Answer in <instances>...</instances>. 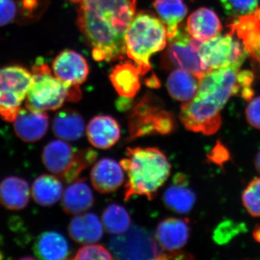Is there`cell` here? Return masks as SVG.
I'll return each mask as SVG.
<instances>
[{
	"instance_id": "603a6c76",
	"label": "cell",
	"mask_w": 260,
	"mask_h": 260,
	"mask_svg": "<svg viewBox=\"0 0 260 260\" xmlns=\"http://www.w3.org/2000/svg\"><path fill=\"white\" fill-rule=\"evenodd\" d=\"M52 130L54 135L59 139L68 142L77 141L83 136L85 121L78 111L63 109L54 116Z\"/></svg>"
},
{
	"instance_id": "5bb4252c",
	"label": "cell",
	"mask_w": 260,
	"mask_h": 260,
	"mask_svg": "<svg viewBox=\"0 0 260 260\" xmlns=\"http://www.w3.org/2000/svg\"><path fill=\"white\" fill-rule=\"evenodd\" d=\"M13 122L15 135L26 143L42 140L48 131L49 119L47 113L21 108Z\"/></svg>"
},
{
	"instance_id": "ac0fdd59",
	"label": "cell",
	"mask_w": 260,
	"mask_h": 260,
	"mask_svg": "<svg viewBox=\"0 0 260 260\" xmlns=\"http://www.w3.org/2000/svg\"><path fill=\"white\" fill-rule=\"evenodd\" d=\"M222 24L218 15L213 10L202 8L190 15L186 23V30L195 40L208 42L221 31Z\"/></svg>"
},
{
	"instance_id": "d6a6232c",
	"label": "cell",
	"mask_w": 260,
	"mask_h": 260,
	"mask_svg": "<svg viewBox=\"0 0 260 260\" xmlns=\"http://www.w3.org/2000/svg\"><path fill=\"white\" fill-rule=\"evenodd\" d=\"M18 9L15 0H0V26L12 23L16 18Z\"/></svg>"
},
{
	"instance_id": "484cf974",
	"label": "cell",
	"mask_w": 260,
	"mask_h": 260,
	"mask_svg": "<svg viewBox=\"0 0 260 260\" xmlns=\"http://www.w3.org/2000/svg\"><path fill=\"white\" fill-rule=\"evenodd\" d=\"M62 193V184L56 176L43 174L37 177L32 184V199L41 206L55 205L61 199Z\"/></svg>"
},
{
	"instance_id": "e575fe53",
	"label": "cell",
	"mask_w": 260,
	"mask_h": 260,
	"mask_svg": "<svg viewBox=\"0 0 260 260\" xmlns=\"http://www.w3.org/2000/svg\"><path fill=\"white\" fill-rule=\"evenodd\" d=\"M208 161L213 162L218 166H223L224 162L228 161L230 158V153L226 147L218 141L208 154Z\"/></svg>"
},
{
	"instance_id": "d4e9b609",
	"label": "cell",
	"mask_w": 260,
	"mask_h": 260,
	"mask_svg": "<svg viewBox=\"0 0 260 260\" xmlns=\"http://www.w3.org/2000/svg\"><path fill=\"white\" fill-rule=\"evenodd\" d=\"M167 87L171 96L181 102L194 99L199 87V79L189 71L173 70L167 79Z\"/></svg>"
},
{
	"instance_id": "5b68a950",
	"label": "cell",
	"mask_w": 260,
	"mask_h": 260,
	"mask_svg": "<svg viewBox=\"0 0 260 260\" xmlns=\"http://www.w3.org/2000/svg\"><path fill=\"white\" fill-rule=\"evenodd\" d=\"M32 75L31 85L25 99V107L30 110L55 111L66 102H77L81 99L79 86H68L62 83L42 59L32 67Z\"/></svg>"
},
{
	"instance_id": "8d00e7d4",
	"label": "cell",
	"mask_w": 260,
	"mask_h": 260,
	"mask_svg": "<svg viewBox=\"0 0 260 260\" xmlns=\"http://www.w3.org/2000/svg\"><path fill=\"white\" fill-rule=\"evenodd\" d=\"M131 99L129 98L121 96L120 99L116 103L118 110L125 111L131 109V107H133V102H132Z\"/></svg>"
},
{
	"instance_id": "4dcf8cb0",
	"label": "cell",
	"mask_w": 260,
	"mask_h": 260,
	"mask_svg": "<svg viewBox=\"0 0 260 260\" xmlns=\"http://www.w3.org/2000/svg\"><path fill=\"white\" fill-rule=\"evenodd\" d=\"M225 13L232 18H241L254 13L258 0H219Z\"/></svg>"
},
{
	"instance_id": "8fae6325",
	"label": "cell",
	"mask_w": 260,
	"mask_h": 260,
	"mask_svg": "<svg viewBox=\"0 0 260 260\" xmlns=\"http://www.w3.org/2000/svg\"><path fill=\"white\" fill-rule=\"evenodd\" d=\"M199 51L210 70L228 68L240 69L249 55L244 44L232 30L225 35L218 34L208 42H200Z\"/></svg>"
},
{
	"instance_id": "f546056e",
	"label": "cell",
	"mask_w": 260,
	"mask_h": 260,
	"mask_svg": "<svg viewBox=\"0 0 260 260\" xmlns=\"http://www.w3.org/2000/svg\"><path fill=\"white\" fill-rule=\"evenodd\" d=\"M245 231L246 225L244 223L232 220H224L214 230L213 240L216 244L223 245Z\"/></svg>"
},
{
	"instance_id": "4316f807",
	"label": "cell",
	"mask_w": 260,
	"mask_h": 260,
	"mask_svg": "<svg viewBox=\"0 0 260 260\" xmlns=\"http://www.w3.org/2000/svg\"><path fill=\"white\" fill-rule=\"evenodd\" d=\"M153 6L167 28L169 39L175 37L187 13L183 0H155Z\"/></svg>"
},
{
	"instance_id": "44dd1931",
	"label": "cell",
	"mask_w": 260,
	"mask_h": 260,
	"mask_svg": "<svg viewBox=\"0 0 260 260\" xmlns=\"http://www.w3.org/2000/svg\"><path fill=\"white\" fill-rule=\"evenodd\" d=\"M34 254L39 259L62 260L70 259L71 250L66 238L56 232L41 234L34 242Z\"/></svg>"
},
{
	"instance_id": "6da1fadb",
	"label": "cell",
	"mask_w": 260,
	"mask_h": 260,
	"mask_svg": "<svg viewBox=\"0 0 260 260\" xmlns=\"http://www.w3.org/2000/svg\"><path fill=\"white\" fill-rule=\"evenodd\" d=\"M253 80L254 75L248 70L232 68L209 70L199 79L194 99L181 106V122L193 133L215 134L221 126L220 112L231 97L241 93L246 100L252 99Z\"/></svg>"
},
{
	"instance_id": "9c48e42d",
	"label": "cell",
	"mask_w": 260,
	"mask_h": 260,
	"mask_svg": "<svg viewBox=\"0 0 260 260\" xmlns=\"http://www.w3.org/2000/svg\"><path fill=\"white\" fill-rule=\"evenodd\" d=\"M32 80V73L19 65L0 69V116L8 122H13Z\"/></svg>"
},
{
	"instance_id": "9a60e30c",
	"label": "cell",
	"mask_w": 260,
	"mask_h": 260,
	"mask_svg": "<svg viewBox=\"0 0 260 260\" xmlns=\"http://www.w3.org/2000/svg\"><path fill=\"white\" fill-rule=\"evenodd\" d=\"M162 202L168 209L178 214L189 213L196 203V194L189 187V178L185 174L177 173L172 184L162 195Z\"/></svg>"
},
{
	"instance_id": "d590c367",
	"label": "cell",
	"mask_w": 260,
	"mask_h": 260,
	"mask_svg": "<svg viewBox=\"0 0 260 260\" xmlns=\"http://www.w3.org/2000/svg\"><path fill=\"white\" fill-rule=\"evenodd\" d=\"M20 3L23 15L26 18L34 17L39 8V0H20Z\"/></svg>"
},
{
	"instance_id": "74e56055",
	"label": "cell",
	"mask_w": 260,
	"mask_h": 260,
	"mask_svg": "<svg viewBox=\"0 0 260 260\" xmlns=\"http://www.w3.org/2000/svg\"><path fill=\"white\" fill-rule=\"evenodd\" d=\"M147 85L150 88H158L160 86V83H159L158 80L157 79L156 77L153 76L151 78L148 79V81L146 82Z\"/></svg>"
},
{
	"instance_id": "cb8c5ba5",
	"label": "cell",
	"mask_w": 260,
	"mask_h": 260,
	"mask_svg": "<svg viewBox=\"0 0 260 260\" xmlns=\"http://www.w3.org/2000/svg\"><path fill=\"white\" fill-rule=\"evenodd\" d=\"M140 76L135 63L124 61L114 67L109 78L120 96L133 99L140 89Z\"/></svg>"
},
{
	"instance_id": "7402d4cb",
	"label": "cell",
	"mask_w": 260,
	"mask_h": 260,
	"mask_svg": "<svg viewBox=\"0 0 260 260\" xmlns=\"http://www.w3.org/2000/svg\"><path fill=\"white\" fill-rule=\"evenodd\" d=\"M30 189L28 181L8 177L0 182V204L10 210H23L28 204Z\"/></svg>"
},
{
	"instance_id": "7a4b0ae2",
	"label": "cell",
	"mask_w": 260,
	"mask_h": 260,
	"mask_svg": "<svg viewBox=\"0 0 260 260\" xmlns=\"http://www.w3.org/2000/svg\"><path fill=\"white\" fill-rule=\"evenodd\" d=\"M77 24L96 61L126 55L125 34L136 12V0H81Z\"/></svg>"
},
{
	"instance_id": "83f0119b",
	"label": "cell",
	"mask_w": 260,
	"mask_h": 260,
	"mask_svg": "<svg viewBox=\"0 0 260 260\" xmlns=\"http://www.w3.org/2000/svg\"><path fill=\"white\" fill-rule=\"evenodd\" d=\"M102 223L108 233L119 235L126 232L131 226V218L122 205L111 203L103 212Z\"/></svg>"
},
{
	"instance_id": "30bf717a",
	"label": "cell",
	"mask_w": 260,
	"mask_h": 260,
	"mask_svg": "<svg viewBox=\"0 0 260 260\" xmlns=\"http://www.w3.org/2000/svg\"><path fill=\"white\" fill-rule=\"evenodd\" d=\"M200 44L187 30L179 28L175 37L169 39L167 49L162 54V68L186 70L200 79L210 70L200 56Z\"/></svg>"
},
{
	"instance_id": "1f68e13d",
	"label": "cell",
	"mask_w": 260,
	"mask_h": 260,
	"mask_svg": "<svg viewBox=\"0 0 260 260\" xmlns=\"http://www.w3.org/2000/svg\"><path fill=\"white\" fill-rule=\"evenodd\" d=\"M74 259H113L112 252L100 244H88L80 248Z\"/></svg>"
},
{
	"instance_id": "f35d334b",
	"label": "cell",
	"mask_w": 260,
	"mask_h": 260,
	"mask_svg": "<svg viewBox=\"0 0 260 260\" xmlns=\"http://www.w3.org/2000/svg\"><path fill=\"white\" fill-rule=\"evenodd\" d=\"M253 237L256 242L260 244V225H256L252 234Z\"/></svg>"
},
{
	"instance_id": "2e32d148",
	"label": "cell",
	"mask_w": 260,
	"mask_h": 260,
	"mask_svg": "<svg viewBox=\"0 0 260 260\" xmlns=\"http://www.w3.org/2000/svg\"><path fill=\"white\" fill-rule=\"evenodd\" d=\"M124 169L112 158H104L94 164L90 181L94 189L101 194L113 193L120 188L124 181Z\"/></svg>"
},
{
	"instance_id": "ab89813d",
	"label": "cell",
	"mask_w": 260,
	"mask_h": 260,
	"mask_svg": "<svg viewBox=\"0 0 260 260\" xmlns=\"http://www.w3.org/2000/svg\"><path fill=\"white\" fill-rule=\"evenodd\" d=\"M254 166H255L256 170L260 174V151L256 154L255 159H254Z\"/></svg>"
},
{
	"instance_id": "52a82bcc",
	"label": "cell",
	"mask_w": 260,
	"mask_h": 260,
	"mask_svg": "<svg viewBox=\"0 0 260 260\" xmlns=\"http://www.w3.org/2000/svg\"><path fill=\"white\" fill-rule=\"evenodd\" d=\"M97 156V152L93 149L75 148L62 140L49 142L42 154L43 164L47 170L67 183L78 179Z\"/></svg>"
},
{
	"instance_id": "60d3db41",
	"label": "cell",
	"mask_w": 260,
	"mask_h": 260,
	"mask_svg": "<svg viewBox=\"0 0 260 260\" xmlns=\"http://www.w3.org/2000/svg\"><path fill=\"white\" fill-rule=\"evenodd\" d=\"M71 1L74 2V3H79L81 0H71Z\"/></svg>"
},
{
	"instance_id": "e0dca14e",
	"label": "cell",
	"mask_w": 260,
	"mask_h": 260,
	"mask_svg": "<svg viewBox=\"0 0 260 260\" xmlns=\"http://www.w3.org/2000/svg\"><path fill=\"white\" fill-rule=\"evenodd\" d=\"M86 133L89 142L93 147L107 150L120 139L121 127L112 116H95L89 121Z\"/></svg>"
},
{
	"instance_id": "4fadbf2b",
	"label": "cell",
	"mask_w": 260,
	"mask_h": 260,
	"mask_svg": "<svg viewBox=\"0 0 260 260\" xmlns=\"http://www.w3.org/2000/svg\"><path fill=\"white\" fill-rule=\"evenodd\" d=\"M190 232L189 219L167 218L158 223L155 238L164 251L172 252L181 250L187 244Z\"/></svg>"
},
{
	"instance_id": "f1b7e54d",
	"label": "cell",
	"mask_w": 260,
	"mask_h": 260,
	"mask_svg": "<svg viewBox=\"0 0 260 260\" xmlns=\"http://www.w3.org/2000/svg\"><path fill=\"white\" fill-rule=\"evenodd\" d=\"M244 208L251 216L260 218V178L255 177L248 184L242 196Z\"/></svg>"
},
{
	"instance_id": "3957f363",
	"label": "cell",
	"mask_w": 260,
	"mask_h": 260,
	"mask_svg": "<svg viewBox=\"0 0 260 260\" xmlns=\"http://www.w3.org/2000/svg\"><path fill=\"white\" fill-rule=\"evenodd\" d=\"M121 167L127 174L124 198L128 201L135 196L153 200L171 174L169 159L158 148H128Z\"/></svg>"
},
{
	"instance_id": "836d02e7",
	"label": "cell",
	"mask_w": 260,
	"mask_h": 260,
	"mask_svg": "<svg viewBox=\"0 0 260 260\" xmlns=\"http://www.w3.org/2000/svg\"><path fill=\"white\" fill-rule=\"evenodd\" d=\"M246 119L249 125L260 130V96L251 99L246 109Z\"/></svg>"
},
{
	"instance_id": "7c38bea8",
	"label": "cell",
	"mask_w": 260,
	"mask_h": 260,
	"mask_svg": "<svg viewBox=\"0 0 260 260\" xmlns=\"http://www.w3.org/2000/svg\"><path fill=\"white\" fill-rule=\"evenodd\" d=\"M54 75L68 86H79L89 74L88 62L79 53L64 50L52 62Z\"/></svg>"
},
{
	"instance_id": "ffe728a7",
	"label": "cell",
	"mask_w": 260,
	"mask_h": 260,
	"mask_svg": "<svg viewBox=\"0 0 260 260\" xmlns=\"http://www.w3.org/2000/svg\"><path fill=\"white\" fill-rule=\"evenodd\" d=\"M70 237L75 242L81 244L99 242L104 234L103 223L93 213L76 215L68 225Z\"/></svg>"
},
{
	"instance_id": "8992f818",
	"label": "cell",
	"mask_w": 260,
	"mask_h": 260,
	"mask_svg": "<svg viewBox=\"0 0 260 260\" xmlns=\"http://www.w3.org/2000/svg\"><path fill=\"white\" fill-rule=\"evenodd\" d=\"M127 119L128 141L150 135L172 134L177 126L173 113L164 109L161 101L151 94L133 104Z\"/></svg>"
},
{
	"instance_id": "d6986e66",
	"label": "cell",
	"mask_w": 260,
	"mask_h": 260,
	"mask_svg": "<svg viewBox=\"0 0 260 260\" xmlns=\"http://www.w3.org/2000/svg\"><path fill=\"white\" fill-rule=\"evenodd\" d=\"M95 199L86 179H77L65 189L61 200L63 210L68 215L85 213L93 206Z\"/></svg>"
},
{
	"instance_id": "277c9868",
	"label": "cell",
	"mask_w": 260,
	"mask_h": 260,
	"mask_svg": "<svg viewBox=\"0 0 260 260\" xmlns=\"http://www.w3.org/2000/svg\"><path fill=\"white\" fill-rule=\"evenodd\" d=\"M167 31L160 19L150 12L135 15L125 34L126 55L134 61L140 75L151 70L150 59L166 49Z\"/></svg>"
},
{
	"instance_id": "ba28073f",
	"label": "cell",
	"mask_w": 260,
	"mask_h": 260,
	"mask_svg": "<svg viewBox=\"0 0 260 260\" xmlns=\"http://www.w3.org/2000/svg\"><path fill=\"white\" fill-rule=\"evenodd\" d=\"M108 245L118 259H168L167 251L156 238L139 225H132L126 232L112 237Z\"/></svg>"
}]
</instances>
